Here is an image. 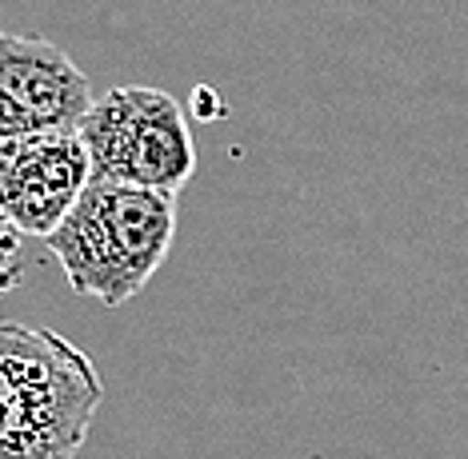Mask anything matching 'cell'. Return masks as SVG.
Wrapping results in <instances>:
<instances>
[{"mask_svg":"<svg viewBox=\"0 0 468 459\" xmlns=\"http://www.w3.org/2000/svg\"><path fill=\"white\" fill-rule=\"evenodd\" d=\"M101 403L89 351L52 328L0 319V459H77Z\"/></svg>","mask_w":468,"mask_h":459,"instance_id":"1","label":"cell"},{"mask_svg":"<svg viewBox=\"0 0 468 459\" xmlns=\"http://www.w3.org/2000/svg\"><path fill=\"white\" fill-rule=\"evenodd\" d=\"M176 236V196L141 184L89 180L45 240L69 287L101 308H124L161 272Z\"/></svg>","mask_w":468,"mask_h":459,"instance_id":"2","label":"cell"},{"mask_svg":"<svg viewBox=\"0 0 468 459\" xmlns=\"http://www.w3.org/2000/svg\"><path fill=\"white\" fill-rule=\"evenodd\" d=\"M92 180L176 192L197 172V144L185 109L161 89L121 84L92 100L80 120Z\"/></svg>","mask_w":468,"mask_h":459,"instance_id":"3","label":"cell"},{"mask_svg":"<svg viewBox=\"0 0 468 459\" xmlns=\"http://www.w3.org/2000/svg\"><path fill=\"white\" fill-rule=\"evenodd\" d=\"M92 100L89 77L65 48L0 32V141L77 132Z\"/></svg>","mask_w":468,"mask_h":459,"instance_id":"4","label":"cell"},{"mask_svg":"<svg viewBox=\"0 0 468 459\" xmlns=\"http://www.w3.org/2000/svg\"><path fill=\"white\" fill-rule=\"evenodd\" d=\"M92 180L80 132L0 141V216L25 236L48 240Z\"/></svg>","mask_w":468,"mask_h":459,"instance_id":"5","label":"cell"},{"mask_svg":"<svg viewBox=\"0 0 468 459\" xmlns=\"http://www.w3.org/2000/svg\"><path fill=\"white\" fill-rule=\"evenodd\" d=\"M20 240H25V232H16L13 224L0 216V292L16 287L20 272H25V252H20Z\"/></svg>","mask_w":468,"mask_h":459,"instance_id":"6","label":"cell"}]
</instances>
